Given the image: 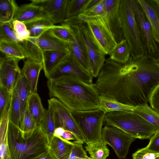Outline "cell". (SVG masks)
I'll return each mask as SVG.
<instances>
[{"label": "cell", "instance_id": "6", "mask_svg": "<svg viewBox=\"0 0 159 159\" xmlns=\"http://www.w3.org/2000/svg\"><path fill=\"white\" fill-rule=\"evenodd\" d=\"M83 136L84 143H89L102 140V126L105 113L96 109L71 111Z\"/></svg>", "mask_w": 159, "mask_h": 159}, {"label": "cell", "instance_id": "28", "mask_svg": "<svg viewBox=\"0 0 159 159\" xmlns=\"http://www.w3.org/2000/svg\"><path fill=\"white\" fill-rule=\"evenodd\" d=\"M18 7L15 0H0V23L12 22Z\"/></svg>", "mask_w": 159, "mask_h": 159}, {"label": "cell", "instance_id": "47", "mask_svg": "<svg viewBox=\"0 0 159 159\" xmlns=\"http://www.w3.org/2000/svg\"><path fill=\"white\" fill-rule=\"evenodd\" d=\"M101 0H88L86 3L83 12L92 8L98 4Z\"/></svg>", "mask_w": 159, "mask_h": 159}, {"label": "cell", "instance_id": "32", "mask_svg": "<svg viewBox=\"0 0 159 159\" xmlns=\"http://www.w3.org/2000/svg\"><path fill=\"white\" fill-rule=\"evenodd\" d=\"M85 148L91 159H106L109 154L107 144L102 140L87 144Z\"/></svg>", "mask_w": 159, "mask_h": 159}, {"label": "cell", "instance_id": "44", "mask_svg": "<svg viewBox=\"0 0 159 159\" xmlns=\"http://www.w3.org/2000/svg\"><path fill=\"white\" fill-rule=\"evenodd\" d=\"M149 139L146 148L153 152L159 154V131H157Z\"/></svg>", "mask_w": 159, "mask_h": 159}, {"label": "cell", "instance_id": "36", "mask_svg": "<svg viewBox=\"0 0 159 159\" xmlns=\"http://www.w3.org/2000/svg\"><path fill=\"white\" fill-rule=\"evenodd\" d=\"M19 42L13 26L12 21L0 23V41Z\"/></svg>", "mask_w": 159, "mask_h": 159}, {"label": "cell", "instance_id": "7", "mask_svg": "<svg viewBox=\"0 0 159 159\" xmlns=\"http://www.w3.org/2000/svg\"><path fill=\"white\" fill-rule=\"evenodd\" d=\"M137 24L139 39L144 55L159 62V43L155 39L151 25L137 0H130Z\"/></svg>", "mask_w": 159, "mask_h": 159}, {"label": "cell", "instance_id": "21", "mask_svg": "<svg viewBox=\"0 0 159 159\" xmlns=\"http://www.w3.org/2000/svg\"><path fill=\"white\" fill-rule=\"evenodd\" d=\"M74 145L61 137H54L49 148L57 159H70Z\"/></svg>", "mask_w": 159, "mask_h": 159}, {"label": "cell", "instance_id": "48", "mask_svg": "<svg viewBox=\"0 0 159 159\" xmlns=\"http://www.w3.org/2000/svg\"><path fill=\"white\" fill-rule=\"evenodd\" d=\"M65 130L61 127H59L56 128L54 132V137H62Z\"/></svg>", "mask_w": 159, "mask_h": 159}, {"label": "cell", "instance_id": "42", "mask_svg": "<svg viewBox=\"0 0 159 159\" xmlns=\"http://www.w3.org/2000/svg\"><path fill=\"white\" fill-rule=\"evenodd\" d=\"M70 159H91L87 155L82 144L74 143Z\"/></svg>", "mask_w": 159, "mask_h": 159}, {"label": "cell", "instance_id": "9", "mask_svg": "<svg viewBox=\"0 0 159 159\" xmlns=\"http://www.w3.org/2000/svg\"><path fill=\"white\" fill-rule=\"evenodd\" d=\"M77 24L86 47L89 57L90 74L97 77L104 65L106 55L95 40L87 24L77 16L71 18Z\"/></svg>", "mask_w": 159, "mask_h": 159}, {"label": "cell", "instance_id": "25", "mask_svg": "<svg viewBox=\"0 0 159 159\" xmlns=\"http://www.w3.org/2000/svg\"><path fill=\"white\" fill-rule=\"evenodd\" d=\"M16 84L20 105V123L23 119L29 97L28 83L25 77L21 72L18 75Z\"/></svg>", "mask_w": 159, "mask_h": 159}, {"label": "cell", "instance_id": "46", "mask_svg": "<svg viewBox=\"0 0 159 159\" xmlns=\"http://www.w3.org/2000/svg\"><path fill=\"white\" fill-rule=\"evenodd\" d=\"M61 137L67 141L74 140L73 143H78L77 140L74 135L68 131L65 130Z\"/></svg>", "mask_w": 159, "mask_h": 159}, {"label": "cell", "instance_id": "24", "mask_svg": "<svg viewBox=\"0 0 159 159\" xmlns=\"http://www.w3.org/2000/svg\"><path fill=\"white\" fill-rule=\"evenodd\" d=\"M135 107L102 95L99 96L98 109L105 114L115 111L132 112Z\"/></svg>", "mask_w": 159, "mask_h": 159}, {"label": "cell", "instance_id": "20", "mask_svg": "<svg viewBox=\"0 0 159 159\" xmlns=\"http://www.w3.org/2000/svg\"><path fill=\"white\" fill-rule=\"evenodd\" d=\"M46 16H48L40 7L31 2L19 7L13 20H17L25 24Z\"/></svg>", "mask_w": 159, "mask_h": 159}, {"label": "cell", "instance_id": "22", "mask_svg": "<svg viewBox=\"0 0 159 159\" xmlns=\"http://www.w3.org/2000/svg\"><path fill=\"white\" fill-rule=\"evenodd\" d=\"M9 119V107L0 118V159H10L8 145V129Z\"/></svg>", "mask_w": 159, "mask_h": 159}, {"label": "cell", "instance_id": "1", "mask_svg": "<svg viewBox=\"0 0 159 159\" xmlns=\"http://www.w3.org/2000/svg\"><path fill=\"white\" fill-rule=\"evenodd\" d=\"M159 85V62L144 55L121 64L106 59L93 85L99 95L134 107L148 104Z\"/></svg>", "mask_w": 159, "mask_h": 159}, {"label": "cell", "instance_id": "11", "mask_svg": "<svg viewBox=\"0 0 159 159\" xmlns=\"http://www.w3.org/2000/svg\"><path fill=\"white\" fill-rule=\"evenodd\" d=\"M102 138L112 148L120 159L126 157L130 144L136 139L121 129L108 125L102 129Z\"/></svg>", "mask_w": 159, "mask_h": 159}, {"label": "cell", "instance_id": "8", "mask_svg": "<svg viewBox=\"0 0 159 159\" xmlns=\"http://www.w3.org/2000/svg\"><path fill=\"white\" fill-rule=\"evenodd\" d=\"M105 16H88L80 14L77 17L87 24L100 48L106 55H109L117 43L106 20Z\"/></svg>", "mask_w": 159, "mask_h": 159}, {"label": "cell", "instance_id": "33", "mask_svg": "<svg viewBox=\"0 0 159 159\" xmlns=\"http://www.w3.org/2000/svg\"><path fill=\"white\" fill-rule=\"evenodd\" d=\"M46 135L50 146L54 137V132L56 128L52 113L50 107L45 110L43 119L40 125Z\"/></svg>", "mask_w": 159, "mask_h": 159}, {"label": "cell", "instance_id": "23", "mask_svg": "<svg viewBox=\"0 0 159 159\" xmlns=\"http://www.w3.org/2000/svg\"><path fill=\"white\" fill-rule=\"evenodd\" d=\"M25 24L30 33V38L26 40L30 42L37 39L44 32L55 25L48 16L37 19Z\"/></svg>", "mask_w": 159, "mask_h": 159}, {"label": "cell", "instance_id": "19", "mask_svg": "<svg viewBox=\"0 0 159 159\" xmlns=\"http://www.w3.org/2000/svg\"><path fill=\"white\" fill-rule=\"evenodd\" d=\"M69 52L57 50H48L43 52V70L48 79Z\"/></svg>", "mask_w": 159, "mask_h": 159}, {"label": "cell", "instance_id": "5", "mask_svg": "<svg viewBox=\"0 0 159 159\" xmlns=\"http://www.w3.org/2000/svg\"><path fill=\"white\" fill-rule=\"evenodd\" d=\"M119 11L124 38L127 42L133 59L144 55L139 39L137 24L130 0H120Z\"/></svg>", "mask_w": 159, "mask_h": 159}, {"label": "cell", "instance_id": "40", "mask_svg": "<svg viewBox=\"0 0 159 159\" xmlns=\"http://www.w3.org/2000/svg\"><path fill=\"white\" fill-rule=\"evenodd\" d=\"M80 14L88 16H105L106 15V11L105 0H101L95 6Z\"/></svg>", "mask_w": 159, "mask_h": 159}, {"label": "cell", "instance_id": "41", "mask_svg": "<svg viewBox=\"0 0 159 159\" xmlns=\"http://www.w3.org/2000/svg\"><path fill=\"white\" fill-rule=\"evenodd\" d=\"M132 156L133 159H159V154L153 152L146 147L138 149Z\"/></svg>", "mask_w": 159, "mask_h": 159}, {"label": "cell", "instance_id": "43", "mask_svg": "<svg viewBox=\"0 0 159 159\" xmlns=\"http://www.w3.org/2000/svg\"><path fill=\"white\" fill-rule=\"evenodd\" d=\"M149 102L150 107L159 114V85L155 88L151 93Z\"/></svg>", "mask_w": 159, "mask_h": 159}, {"label": "cell", "instance_id": "2", "mask_svg": "<svg viewBox=\"0 0 159 159\" xmlns=\"http://www.w3.org/2000/svg\"><path fill=\"white\" fill-rule=\"evenodd\" d=\"M51 98H56L71 111L99 108V95L93 84H89L72 76L62 75L48 79Z\"/></svg>", "mask_w": 159, "mask_h": 159}, {"label": "cell", "instance_id": "10", "mask_svg": "<svg viewBox=\"0 0 159 159\" xmlns=\"http://www.w3.org/2000/svg\"><path fill=\"white\" fill-rule=\"evenodd\" d=\"M48 103L52 113L56 128L59 127L63 128L74 135L78 143L83 144L84 143L83 136L71 111L55 98L48 100Z\"/></svg>", "mask_w": 159, "mask_h": 159}, {"label": "cell", "instance_id": "27", "mask_svg": "<svg viewBox=\"0 0 159 159\" xmlns=\"http://www.w3.org/2000/svg\"><path fill=\"white\" fill-rule=\"evenodd\" d=\"M27 106L29 111L34 119L37 126L40 125L43 119L45 110L41 99L37 93L29 95Z\"/></svg>", "mask_w": 159, "mask_h": 159}, {"label": "cell", "instance_id": "39", "mask_svg": "<svg viewBox=\"0 0 159 159\" xmlns=\"http://www.w3.org/2000/svg\"><path fill=\"white\" fill-rule=\"evenodd\" d=\"M0 116L2 117L9 106L11 93L3 86L0 85Z\"/></svg>", "mask_w": 159, "mask_h": 159}, {"label": "cell", "instance_id": "38", "mask_svg": "<svg viewBox=\"0 0 159 159\" xmlns=\"http://www.w3.org/2000/svg\"><path fill=\"white\" fill-rule=\"evenodd\" d=\"M12 24L19 42L29 39L30 33L25 24L17 20H14L12 21Z\"/></svg>", "mask_w": 159, "mask_h": 159}, {"label": "cell", "instance_id": "37", "mask_svg": "<svg viewBox=\"0 0 159 159\" xmlns=\"http://www.w3.org/2000/svg\"><path fill=\"white\" fill-rule=\"evenodd\" d=\"M37 126L34 119L29 111L27 104L23 120L20 124V128L23 132H28L34 129Z\"/></svg>", "mask_w": 159, "mask_h": 159}, {"label": "cell", "instance_id": "16", "mask_svg": "<svg viewBox=\"0 0 159 159\" xmlns=\"http://www.w3.org/2000/svg\"><path fill=\"white\" fill-rule=\"evenodd\" d=\"M120 0H105L106 15L105 18L116 42L124 38L119 11Z\"/></svg>", "mask_w": 159, "mask_h": 159}, {"label": "cell", "instance_id": "30", "mask_svg": "<svg viewBox=\"0 0 159 159\" xmlns=\"http://www.w3.org/2000/svg\"><path fill=\"white\" fill-rule=\"evenodd\" d=\"M132 112L142 117L159 131V114L148 104L135 107Z\"/></svg>", "mask_w": 159, "mask_h": 159}, {"label": "cell", "instance_id": "35", "mask_svg": "<svg viewBox=\"0 0 159 159\" xmlns=\"http://www.w3.org/2000/svg\"><path fill=\"white\" fill-rule=\"evenodd\" d=\"M88 0H68L66 6V19L78 16L83 12Z\"/></svg>", "mask_w": 159, "mask_h": 159}, {"label": "cell", "instance_id": "45", "mask_svg": "<svg viewBox=\"0 0 159 159\" xmlns=\"http://www.w3.org/2000/svg\"><path fill=\"white\" fill-rule=\"evenodd\" d=\"M32 159H57L50 150L49 147L48 150Z\"/></svg>", "mask_w": 159, "mask_h": 159}, {"label": "cell", "instance_id": "26", "mask_svg": "<svg viewBox=\"0 0 159 159\" xmlns=\"http://www.w3.org/2000/svg\"><path fill=\"white\" fill-rule=\"evenodd\" d=\"M109 58L116 62L125 64L131 56V51L126 40L124 38L117 43L109 55Z\"/></svg>", "mask_w": 159, "mask_h": 159}, {"label": "cell", "instance_id": "4", "mask_svg": "<svg viewBox=\"0 0 159 159\" xmlns=\"http://www.w3.org/2000/svg\"><path fill=\"white\" fill-rule=\"evenodd\" d=\"M104 121L131 136L140 139H150L156 129L140 116L133 112L115 111L105 114Z\"/></svg>", "mask_w": 159, "mask_h": 159}, {"label": "cell", "instance_id": "12", "mask_svg": "<svg viewBox=\"0 0 159 159\" xmlns=\"http://www.w3.org/2000/svg\"><path fill=\"white\" fill-rule=\"evenodd\" d=\"M62 23L70 26L75 38L74 42L67 43L70 52L75 57L82 68L90 74L86 47L77 24L71 18L66 19Z\"/></svg>", "mask_w": 159, "mask_h": 159}, {"label": "cell", "instance_id": "29", "mask_svg": "<svg viewBox=\"0 0 159 159\" xmlns=\"http://www.w3.org/2000/svg\"><path fill=\"white\" fill-rule=\"evenodd\" d=\"M0 50L5 56L20 60L26 58V56L18 42L0 41Z\"/></svg>", "mask_w": 159, "mask_h": 159}, {"label": "cell", "instance_id": "14", "mask_svg": "<svg viewBox=\"0 0 159 159\" xmlns=\"http://www.w3.org/2000/svg\"><path fill=\"white\" fill-rule=\"evenodd\" d=\"M20 60L13 58L0 57V85L11 93L21 70L18 66Z\"/></svg>", "mask_w": 159, "mask_h": 159}, {"label": "cell", "instance_id": "3", "mask_svg": "<svg viewBox=\"0 0 159 159\" xmlns=\"http://www.w3.org/2000/svg\"><path fill=\"white\" fill-rule=\"evenodd\" d=\"M8 141L10 159H32L46 152L49 146L41 126L28 132L9 121Z\"/></svg>", "mask_w": 159, "mask_h": 159}, {"label": "cell", "instance_id": "18", "mask_svg": "<svg viewBox=\"0 0 159 159\" xmlns=\"http://www.w3.org/2000/svg\"><path fill=\"white\" fill-rule=\"evenodd\" d=\"M43 69L42 62L26 59L21 72L25 77L28 85L29 95L37 93L39 75Z\"/></svg>", "mask_w": 159, "mask_h": 159}, {"label": "cell", "instance_id": "13", "mask_svg": "<svg viewBox=\"0 0 159 159\" xmlns=\"http://www.w3.org/2000/svg\"><path fill=\"white\" fill-rule=\"evenodd\" d=\"M62 75L75 77L89 84H93V77L86 72L70 52L52 74L49 79H54Z\"/></svg>", "mask_w": 159, "mask_h": 159}, {"label": "cell", "instance_id": "31", "mask_svg": "<svg viewBox=\"0 0 159 159\" xmlns=\"http://www.w3.org/2000/svg\"><path fill=\"white\" fill-rule=\"evenodd\" d=\"M9 120L20 127V105L15 83L11 94L9 107Z\"/></svg>", "mask_w": 159, "mask_h": 159}, {"label": "cell", "instance_id": "34", "mask_svg": "<svg viewBox=\"0 0 159 159\" xmlns=\"http://www.w3.org/2000/svg\"><path fill=\"white\" fill-rule=\"evenodd\" d=\"M53 34L57 38L66 43L74 42L75 38L70 26L62 23L61 25H55L51 28Z\"/></svg>", "mask_w": 159, "mask_h": 159}, {"label": "cell", "instance_id": "17", "mask_svg": "<svg viewBox=\"0 0 159 159\" xmlns=\"http://www.w3.org/2000/svg\"><path fill=\"white\" fill-rule=\"evenodd\" d=\"M152 27L154 37L159 43V0H137Z\"/></svg>", "mask_w": 159, "mask_h": 159}, {"label": "cell", "instance_id": "15", "mask_svg": "<svg viewBox=\"0 0 159 159\" xmlns=\"http://www.w3.org/2000/svg\"><path fill=\"white\" fill-rule=\"evenodd\" d=\"M68 0H31L42 9L53 24L62 23L66 19Z\"/></svg>", "mask_w": 159, "mask_h": 159}]
</instances>
